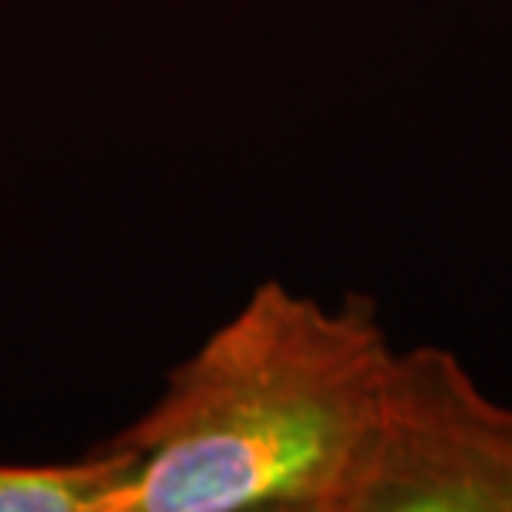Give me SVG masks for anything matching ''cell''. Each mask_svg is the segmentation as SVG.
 <instances>
[{"label": "cell", "mask_w": 512, "mask_h": 512, "mask_svg": "<svg viewBox=\"0 0 512 512\" xmlns=\"http://www.w3.org/2000/svg\"><path fill=\"white\" fill-rule=\"evenodd\" d=\"M340 512H512V406L443 346L396 350Z\"/></svg>", "instance_id": "7a4b0ae2"}, {"label": "cell", "mask_w": 512, "mask_h": 512, "mask_svg": "<svg viewBox=\"0 0 512 512\" xmlns=\"http://www.w3.org/2000/svg\"><path fill=\"white\" fill-rule=\"evenodd\" d=\"M137 456L104 443L57 466H0V512H114L130 486Z\"/></svg>", "instance_id": "3957f363"}, {"label": "cell", "mask_w": 512, "mask_h": 512, "mask_svg": "<svg viewBox=\"0 0 512 512\" xmlns=\"http://www.w3.org/2000/svg\"><path fill=\"white\" fill-rule=\"evenodd\" d=\"M393 356L373 296L260 283L110 439L137 456L114 512H340Z\"/></svg>", "instance_id": "6da1fadb"}]
</instances>
